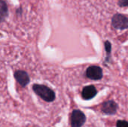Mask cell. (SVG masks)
<instances>
[{
	"instance_id": "obj_1",
	"label": "cell",
	"mask_w": 128,
	"mask_h": 127,
	"mask_svg": "<svg viewBox=\"0 0 128 127\" xmlns=\"http://www.w3.org/2000/svg\"><path fill=\"white\" fill-rule=\"evenodd\" d=\"M34 93L46 102H52L56 98V94L52 90L47 86L35 84L32 87Z\"/></svg>"
},
{
	"instance_id": "obj_2",
	"label": "cell",
	"mask_w": 128,
	"mask_h": 127,
	"mask_svg": "<svg viewBox=\"0 0 128 127\" xmlns=\"http://www.w3.org/2000/svg\"><path fill=\"white\" fill-rule=\"evenodd\" d=\"M112 25L116 29H126L128 28V18L122 14L117 13L112 18Z\"/></svg>"
},
{
	"instance_id": "obj_3",
	"label": "cell",
	"mask_w": 128,
	"mask_h": 127,
	"mask_svg": "<svg viewBox=\"0 0 128 127\" xmlns=\"http://www.w3.org/2000/svg\"><path fill=\"white\" fill-rule=\"evenodd\" d=\"M86 118L84 113L80 110H74L71 115V127H81L86 122Z\"/></svg>"
},
{
	"instance_id": "obj_4",
	"label": "cell",
	"mask_w": 128,
	"mask_h": 127,
	"mask_svg": "<svg viewBox=\"0 0 128 127\" xmlns=\"http://www.w3.org/2000/svg\"><path fill=\"white\" fill-rule=\"evenodd\" d=\"M86 76L92 80H100L103 77V70L98 66H90L86 70Z\"/></svg>"
},
{
	"instance_id": "obj_5",
	"label": "cell",
	"mask_w": 128,
	"mask_h": 127,
	"mask_svg": "<svg viewBox=\"0 0 128 127\" xmlns=\"http://www.w3.org/2000/svg\"><path fill=\"white\" fill-rule=\"evenodd\" d=\"M14 76L17 82L22 87L26 86L29 82V76L27 74V73H26L25 71L18 70L15 72Z\"/></svg>"
},
{
	"instance_id": "obj_6",
	"label": "cell",
	"mask_w": 128,
	"mask_h": 127,
	"mask_svg": "<svg viewBox=\"0 0 128 127\" xmlns=\"http://www.w3.org/2000/svg\"><path fill=\"white\" fill-rule=\"evenodd\" d=\"M118 109L117 104L113 101H107L102 106V112L107 115H114Z\"/></svg>"
},
{
	"instance_id": "obj_7",
	"label": "cell",
	"mask_w": 128,
	"mask_h": 127,
	"mask_svg": "<svg viewBox=\"0 0 128 127\" xmlns=\"http://www.w3.org/2000/svg\"><path fill=\"white\" fill-rule=\"evenodd\" d=\"M98 91L97 89L95 88L94 86L93 85H89V86H86L83 88L82 91V97L83 99L85 100H91L92 98H94L96 94H97Z\"/></svg>"
},
{
	"instance_id": "obj_8",
	"label": "cell",
	"mask_w": 128,
	"mask_h": 127,
	"mask_svg": "<svg viewBox=\"0 0 128 127\" xmlns=\"http://www.w3.org/2000/svg\"><path fill=\"white\" fill-rule=\"evenodd\" d=\"M8 13V7L3 0H0V18H4Z\"/></svg>"
},
{
	"instance_id": "obj_9",
	"label": "cell",
	"mask_w": 128,
	"mask_h": 127,
	"mask_svg": "<svg viewBox=\"0 0 128 127\" xmlns=\"http://www.w3.org/2000/svg\"><path fill=\"white\" fill-rule=\"evenodd\" d=\"M104 46H105V49L107 54V57H109L111 54V48H112L111 43L110 41H106L104 43Z\"/></svg>"
},
{
	"instance_id": "obj_10",
	"label": "cell",
	"mask_w": 128,
	"mask_h": 127,
	"mask_svg": "<svg viewBox=\"0 0 128 127\" xmlns=\"http://www.w3.org/2000/svg\"><path fill=\"white\" fill-rule=\"evenodd\" d=\"M117 127H128V122L125 121H118L117 122Z\"/></svg>"
},
{
	"instance_id": "obj_11",
	"label": "cell",
	"mask_w": 128,
	"mask_h": 127,
	"mask_svg": "<svg viewBox=\"0 0 128 127\" xmlns=\"http://www.w3.org/2000/svg\"><path fill=\"white\" fill-rule=\"evenodd\" d=\"M118 5L121 7H128V0H119Z\"/></svg>"
}]
</instances>
